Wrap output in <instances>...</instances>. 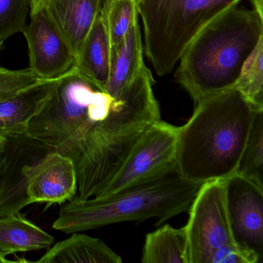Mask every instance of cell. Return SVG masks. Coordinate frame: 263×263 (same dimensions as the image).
I'll use <instances>...</instances> for the list:
<instances>
[{
	"mask_svg": "<svg viewBox=\"0 0 263 263\" xmlns=\"http://www.w3.org/2000/svg\"><path fill=\"white\" fill-rule=\"evenodd\" d=\"M254 252L238 245L226 246L217 249L211 257L209 263H261Z\"/></svg>",
	"mask_w": 263,
	"mask_h": 263,
	"instance_id": "25",
	"label": "cell"
},
{
	"mask_svg": "<svg viewBox=\"0 0 263 263\" xmlns=\"http://www.w3.org/2000/svg\"><path fill=\"white\" fill-rule=\"evenodd\" d=\"M101 13L105 20L112 55L119 50L129 30L138 21L137 0H107Z\"/></svg>",
	"mask_w": 263,
	"mask_h": 263,
	"instance_id": "20",
	"label": "cell"
},
{
	"mask_svg": "<svg viewBox=\"0 0 263 263\" xmlns=\"http://www.w3.org/2000/svg\"><path fill=\"white\" fill-rule=\"evenodd\" d=\"M241 0H137L145 52L160 77L173 70L191 41Z\"/></svg>",
	"mask_w": 263,
	"mask_h": 263,
	"instance_id": "5",
	"label": "cell"
},
{
	"mask_svg": "<svg viewBox=\"0 0 263 263\" xmlns=\"http://www.w3.org/2000/svg\"><path fill=\"white\" fill-rule=\"evenodd\" d=\"M254 9L258 14L263 16V0H252Z\"/></svg>",
	"mask_w": 263,
	"mask_h": 263,
	"instance_id": "27",
	"label": "cell"
},
{
	"mask_svg": "<svg viewBox=\"0 0 263 263\" xmlns=\"http://www.w3.org/2000/svg\"><path fill=\"white\" fill-rule=\"evenodd\" d=\"M178 129L161 120L154 123L138 140L105 190L97 197L119 192L174 165Z\"/></svg>",
	"mask_w": 263,
	"mask_h": 263,
	"instance_id": "8",
	"label": "cell"
},
{
	"mask_svg": "<svg viewBox=\"0 0 263 263\" xmlns=\"http://www.w3.org/2000/svg\"><path fill=\"white\" fill-rule=\"evenodd\" d=\"M23 34L28 47L29 68L40 79L61 78L77 67L71 48L44 9L30 15Z\"/></svg>",
	"mask_w": 263,
	"mask_h": 263,
	"instance_id": "11",
	"label": "cell"
},
{
	"mask_svg": "<svg viewBox=\"0 0 263 263\" xmlns=\"http://www.w3.org/2000/svg\"><path fill=\"white\" fill-rule=\"evenodd\" d=\"M141 261L187 263V237L184 227L165 224L146 235Z\"/></svg>",
	"mask_w": 263,
	"mask_h": 263,
	"instance_id": "19",
	"label": "cell"
},
{
	"mask_svg": "<svg viewBox=\"0 0 263 263\" xmlns=\"http://www.w3.org/2000/svg\"><path fill=\"white\" fill-rule=\"evenodd\" d=\"M41 80L30 68L10 70L0 67V98L16 93Z\"/></svg>",
	"mask_w": 263,
	"mask_h": 263,
	"instance_id": "24",
	"label": "cell"
},
{
	"mask_svg": "<svg viewBox=\"0 0 263 263\" xmlns=\"http://www.w3.org/2000/svg\"><path fill=\"white\" fill-rule=\"evenodd\" d=\"M263 39V16L228 9L204 27L180 58L175 78L195 104L234 88L241 69Z\"/></svg>",
	"mask_w": 263,
	"mask_h": 263,
	"instance_id": "3",
	"label": "cell"
},
{
	"mask_svg": "<svg viewBox=\"0 0 263 263\" xmlns=\"http://www.w3.org/2000/svg\"><path fill=\"white\" fill-rule=\"evenodd\" d=\"M7 262H13V261H10L7 258H4V257L0 256V263H7Z\"/></svg>",
	"mask_w": 263,
	"mask_h": 263,
	"instance_id": "29",
	"label": "cell"
},
{
	"mask_svg": "<svg viewBox=\"0 0 263 263\" xmlns=\"http://www.w3.org/2000/svg\"><path fill=\"white\" fill-rule=\"evenodd\" d=\"M5 41L6 40L4 37L0 36V51L2 50L3 47H4V44Z\"/></svg>",
	"mask_w": 263,
	"mask_h": 263,
	"instance_id": "30",
	"label": "cell"
},
{
	"mask_svg": "<svg viewBox=\"0 0 263 263\" xmlns=\"http://www.w3.org/2000/svg\"><path fill=\"white\" fill-rule=\"evenodd\" d=\"M187 212V263H209L217 249L237 245L226 207L224 180L203 183Z\"/></svg>",
	"mask_w": 263,
	"mask_h": 263,
	"instance_id": "7",
	"label": "cell"
},
{
	"mask_svg": "<svg viewBox=\"0 0 263 263\" xmlns=\"http://www.w3.org/2000/svg\"><path fill=\"white\" fill-rule=\"evenodd\" d=\"M115 102V98L95 87L74 67L63 78L44 108L30 121L26 135L61 152L105 119Z\"/></svg>",
	"mask_w": 263,
	"mask_h": 263,
	"instance_id": "6",
	"label": "cell"
},
{
	"mask_svg": "<svg viewBox=\"0 0 263 263\" xmlns=\"http://www.w3.org/2000/svg\"><path fill=\"white\" fill-rule=\"evenodd\" d=\"M143 51L144 47L138 21L129 30L119 50L111 55L110 75L104 87L106 93L116 98L139 74L145 66Z\"/></svg>",
	"mask_w": 263,
	"mask_h": 263,
	"instance_id": "17",
	"label": "cell"
},
{
	"mask_svg": "<svg viewBox=\"0 0 263 263\" xmlns=\"http://www.w3.org/2000/svg\"><path fill=\"white\" fill-rule=\"evenodd\" d=\"M41 143L27 135L6 138L0 158V217L21 212L29 205L24 183V167Z\"/></svg>",
	"mask_w": 263,
	"mask_h": 263,
	"instance_id": "12",
	"label": "cell"
},
{
	"mask_svg": "<svg viewBox=\"0 0 263 263\" xmlns=\"http://www.w3.org/2000/svg\"><path fill=\"white\" fill-rule=\"evenodd\" d=\"M30 10V0H0V36L24 33Z\"/></svg>",
	"mask_w": 263,
	"mask_h": 263,
	"instance_id": "23",
	"label": "cell"
},
{
	"mask_svg": "<svg viewBox=\"0 0 263 263\" xmlns=\"http://www.w3.org/2000/svg\"><path fill=\"white\" fill-rule=\"evenodd\" d=\"M6 138L0 137V155L2 153L3 150L4 148V144H5Z\"/></svg>",
	"mask_w": 263,
	"mask_h": 263,
	"instance_id": "28",
	"label": "cell"
},
{
	"mask_svg": "<svg viewBox=\"0 0 263 263\" xmlns=\"http://www.w3.org/2000/svg\"><path fill=\"white\" fill-rule=\"evenodd\" d=\"M47 0H30V15L34 14L41 9L44 8Z\"/></svg>",
	"mask_w": 263,
	"mask_h": 263,
	"instance_id": "26",
	"label": "cell"
},
{
	"mask_svg": "<svg viewBox=\"0 0 263 263\" xmlns=\"http://www.w3.org/2000/svg\"><path fill=\"white\" fill-rule=\"evenodd\" d=\"M2 169H3V161H2V159H1V158H0V175H1V172H2Z\"/></svg>",
	"mask_w": 263,
	"mask_h": 263,
	"instance_id": "31",
	"label": "cell"
},
{
	"mask_svg": "<svg viewBox=\"0 0 263 263\" xmlns=\"http://www.w3.org/2000/svg\"><path fill=\"white\" fill-rule=\"evenodd\" d=\"M235 88L252 105L263 109V39L245 63Z\"/></svg>",
	"mask_w": 263,
	"mask_h": 263,
	"instance_id": "22",
	"label": "cell"
},
{
	"mask_svg": "<svg viewBox=\"0 0 263 263\" xmlns=\"http://www.w3.org/2000/svg\"><path fill=\"white\" fill-rule=\"evenodd\" d=\"M111 64V45L102 13L97 16L77 62L78 72L100 90L108 81Z\"/></svg>",
	"mask_w": 263,
	"mask_h": 263,
	"instance_id": "15",
	"label": "cell"
},
{
	"mask_svg": "<svg viewBox=\"0 0 263 263\" xmlns=\"http://www.w3.org/2000/svg\"><path fill=\"white\" fill-rule=\"evenodd\" d=\"M24 183L29 204H64L78 193L73 161L68 157L41 145L24 167Z\"/></svg>",
	"mask_w": 263,
	"mask_h": 263,
	"instance_id": "9",
	"label": "cell"
},
{
	"mask_svg": "<svg viewBox=\"0 0 263 263\" xmlns=\"http://www.w3.org/2000/svg\"><path fill=\"white\" fill-rule=\"evenodd\" d=\"M107 0H47L48 17L71 48L77 62L84 41Z\"/></svg>",
	"mask_w": 263,
	"mask_h": 263,
	"instance_id": "14",
	"label": "cell"
},
{
	"mask_svg": "<svg viewBox=\"0 0 263 263\" xmlns=\"http://www.w3.org/2000/svg\"><path fill=\"white\" fill-rule=\"evenodd\" d=\"M64 76L41 80L16 93L0 98V137L25 135L30 121L44 108Z\"/></svg>",
	"mask_w": 263,
	"mask_h": 263,
	"instance_id": "13",
	"label": "cell"
},
{
	"mask_svg": "<svg viewBox=\"0 0 263 263\" xmlns=\"http://www.w3.org/2000/svg\"><path fill=\"white\" fill-rule=\"evenodd\" d=\"M155 83L146 65L121 95L110 115L87 130L78 141L61 151L74 164L81 199L105 190L130 151L151 125L161 119L153 91Z\"/></svg>",
	"mask_w": 263,
	"mask_h": 263,
	"instance_id": "1",
	"label": "cell"
},
{
	"mask_svg": "<svg viewBox=\"0 0 263 263\" xmlns=\"http://www.w3.org/2000/svg\"><path fill=\"white\" fill-rule=\"evenodd\" d=\"M37 262L121 263L122 258L102 240L73 232L70 238L50 246Z\"/></svg>",
	"mask_w": 263,
	"mask_h": 263,
	"instance_id": "16",
	"label": "cell"
},
{
	"mask_svg": "<svg viewBox=\"0 0 263 263\" xmlns=\"http://www.w3.org/2000/svg\"><path fill=\"white\" fill-rule=\"evenodd\" d=\"M263 110L255 115L236 174L263 189Z\"/></svg>",
	"mask_w": 263,
	"mask_h": 263,
	"instance_id": "21",
	"label": "cell"
},
{
	"mask_svg": "<svg viewBox=\"0 0 263 263\" xmlns=\"http://www.w3.org/2000/svg\"><path fill=\"white\" fill-rule=\"evenodd\" d=\"M54 238L20 212L0 217V256L48 249Z\"/></svg>",
	"mask_w": 263,
	"mask_h": 263,
	"instance_id": "18",
	"label": "cell"
},
{
	"mask_svg": "<svg viewBox=\"0 0 263 263\" xmlns=\"http://www.w3.org/2000/svg\"><path fill=\"white\" fill-rule=\"evenodd\" d=\"M224 189L235 243L254 252L262 261L263 189L235 173L224 179Z\"/></svg>",
	"mask_w": 263,
	"mask_h": 263,
	"instance_id": "10",
	"label": "cell"
},
{
	"mask_svg": "<svg viewBox=\"0 0 263 263\" xmlns=\"http://www.w3.org/2000/svg\"><path fill=\"white\" fill-rule=\"evenodd\" d=\"M259 110L235 87L195 104L178 129L175 165L180 175L203 184L236 173Z\"/></svg>",
	"mask_w": 263,
	"mask_h": 263,
	"instance_id": "2",
	"label": "cell"
},
{
	"mask_svg": "<svg viewBox=\"0 0 263 263\" xmlns=\"http://www.w3.org/2000/svg\"><path fill=\"white\" fill-rule=\"evenodd\" d=\"M202 184L181 176L175 164L163 172L106 196L64 203L53 229L81 232L124 221L156 218L155 226L187 212Z\"/></svg>",
	"mask_w": 263,
	"mask_h": 263,
	"instance_id": "4",
	"label": "cell"
}]
</instances>
